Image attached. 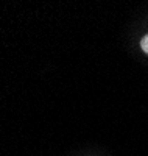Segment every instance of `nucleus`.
<instances>
[{"instance_id": "nucleus-1", "label": "nucleus", "mask_w": 148, "mask_h": 156, "mask_svg": "<svg viewBox=\"0 0 148 156\" xmlns=\"http://www.w3.org/2000/svg\"><path fill=\"white\" fill-rule=\"evenodd\" d=\"M140 45H142V50L145 51V53L148 55V34L142 39V42H140Z\"/></svg>"}]
</instances>
